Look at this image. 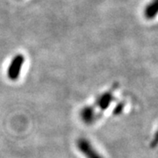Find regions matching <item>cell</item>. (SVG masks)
Here are the masks:
<instances>
[{"label": "cell", "mask_w": 158, "mask_h": 158, "mask_svg": "<svg viewBox=\"0 0 158 158\" xmlns=\"http://www.w3.org/2000/svg\"><path fill=\"white\" fill-rule=\"evenodd\" d=\"M118 88V84H115L113 85L111 89H109L106 91L103 92L102 94L97 97L95 100V106L98 107L101 112L107 110L110 107V106L115 101V97H114V91Z\"/></svg>", "instance_id": "obj_1"}, {"label": "cell", "mask_w": 158, "mask_h": 158, "mask_svg": "<svg viewBox=\"0 0 158 158\" xmlns=\"http://www.w3.org/2000/svg\"><path fill=\"white\" fill-rule=\"evenodd\" d=\"M77 148L85 158H104L98 152L90 141L85 137H80L76 141Z\"/></svg>", "instance_id": "obj_2"}, {"label": "cell", "mask_w": 158, "mask_h": 158, "mask_svg": "<svg viewBox=\"0 0 158 158\" xmlns=\"http://www.w3.org/2000/svg\"><path fill=\"white\" fill-rule=\"evenodd\" d=\"M25 62V57L21 54H18L12 58L10 65L7 69V77L11 81H16L19 77L23 65Z\"/></svg>", "instance_id": "obj_3"}, {"label": "cell", "mask_w": 158, "mask_h": 158, "mask_svg": "<svg viewBox=\"0 0 158 158\" xmlns=\"http://www.w3.org/2000/svg\"><path fill=\"white\" fill-rule=\"evenodd\" d=\"M98 114L93 106H86L81 109L80 111V118L82 121L86 125L93 124L98 118Z\"/></svg>", "instance_id": "obj_4"}, {"label": "cell", "mask_w": 158, "mask_h": 158, "mask_svg": "<svg viewBox=\"0 0 158 158\" xmlns=\"http://www.w3.org/2000/svg\"><path fill=\"white\" fill-rule=\"evenodd\" d=\"M148 147L158 155V122H156L153 127L148 141Z\"/></svg>", "instance_id": "obj_5"}, {"label": "cell", "mask_w": 158, "mask_h": 158, "mask_svg": "<svg viewBox=\"0 0 158 158\" xmlns=\"http://www.w3.org/2000/svg\"><path fill=\"white\" fill-rule=\"evenodd\" d=\"M157 5L158 0H156V1L152 2L149 6H148L146 11H145V15H146V17L148 18V19H151V18H153L156 15V13L157 12V10H156V6H157Z\"/></svg>", "instance_id": "obj_6"}]
</instances>
